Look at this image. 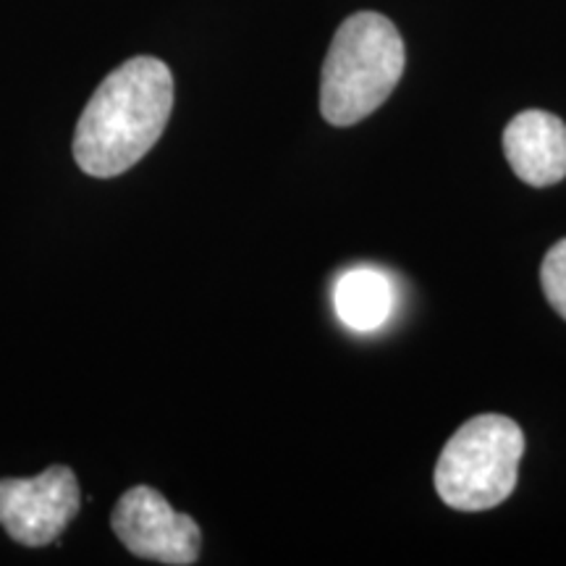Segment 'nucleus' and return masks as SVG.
Instances as JSON below:
<instances>
[{
	"mask_svg": "<svg viewBox=\"0 0 566 566\" xmlns=\"http://www.w3.org/2000/svg\"><path fill=\"white\" fill-rule=\"evenodd\" d=\"M174 111V74L160 59L137 55L105 76L74 132V160L92 179H113L158 145Z\"/></svg>",
	"mask_w": 566,
	"mask_h": 566,
	"instance_id": "1",
	"label": "nucleus"
},
{
	"mask_svg": "<svg viewBox=\"0 0 566 566\" xmlns=\"http://www.w3.org/2000/svg\"><path fill=\"white\" fill-rule=\"evenodd\" d=\"M541 283L551 307L566 321V239L548 250L541 268Z\"/></svg>",
	"mask_w": 566,
	"mask_h": 566,
	"instance_id": "8",
	"label": "nucleus"
},
{
	"mask_svg": "<svg viewBox=\"0 0 566 566\" xmlns=\"http://www.w3.org/2000/svg\"><path fill=\"white\" fill-rule=\"evenodd\" d=\"M80 509V480L66 464H51L27 480H0V525L19 546L42 548L53 543Z\"/></svg>",
	"mask_w": 566,
	"mask_h": 566,
	"instance_id": "5",
	"label": "nucleus"
},
{
	"mask_svg": "<svg viewBox=\"0 0 566 566\" xmlns=\"http://www.w3.org/2000/svg\"><path fill=\"white\" fill-rule=\"evenodd\" d=\"M525 436L504 415H480L464 422L443 446L436 464V491L459 512H485L514 493Z\"/></svg>",
	"mask_w": 566,
	"mask_h": 566,
	"instance_id": "3",
	"label": "nucleus"
},
{
	"mask_svg": "<svg viewBox=\"0 0 566 566\" xmlns=\"http://www.w3.org/2000/svg\"><path fill=\"white\" fill-rule=\"evenodd\" d=\"M504 153L530 187L558 184L566 179V124L546 111L516 113L504 129Z\"/></svg>",
	"mask_w": 566,
	"mask_h": 566,
	"instance_id": "6",
	"label": "nucleus"
},
{
	"mask_svg": "<svg viewBox=\"0 0 566 566\" xmlns=\"http://www.w3.org/2000/svg\"><path fill=\"white\" fill-rule=\"evenodd\" d=\"M338 321L352 331H375L394 310V286L386 273L375 268H352L334 289Z\"/></svg>",
	"mask_w": 566,
	"mask_h": 566,
	"instance_id": "7",
	"label": "nucleus"
},
{
	"mask_svg": "<svg viewBox=\"0 0 566 566\" xmlns=\"http://www.w3.org/2000/svg\"><path fill=\"white\" fill-rule=\"evenodd\" d=\"M405 40L391 19L354 13L338 27L323 63L321 113L328 124L352 126L388 101L405 74Z\"/></svg>",
	"mask_w": 566,
	"mask_h": 566,
	"instance_id": "2",
	"label": "nucleus"
},
{
	"mask_svg": "<svg viewBox=\"0 0 566 566\" xmlns=\"http://www.w3.org/2000/svg\"><path fill=\"white\" fill-rule=\"evenodd\" d=\"M111 527L132 556L168 566L197 564L202 530L189 514L174 512L166 495L150 485L122 493L111 512Z\"/></svg>",
	"mask_w": 566,
	"mask_h": 566,
	"instance_id": "4",
	"label": "nucleus"
}]
</instances>
